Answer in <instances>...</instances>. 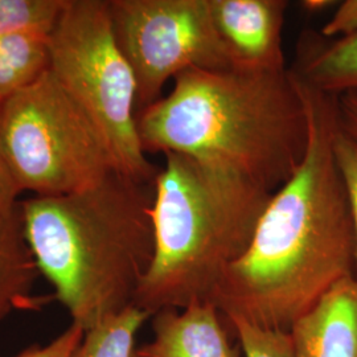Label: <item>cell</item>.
Listing matches in <instances>:
<instances>
[{
	"mask_svg": "<svg viewBox=\"0 0 357 357\" xmlns=\"http://www.w3.org/2000/svg\"><path fill=\"white\" fill-rule=\"evenodd\" d=\"M296 78L308 119L305 158L273 193L249 248L211 296L225 321L280 331H291L333 286L356 271L354 221L333 151L337 97Z\"/></svg>",
	"mask_w": 357,
	"mask_h": 357,
	"instance_id": "6da1fadb",
	"label": "cell"
},
{
	"mask_svg": "<svg viewBox=\"0 0 357 357\" xmlns=\"http://www.w3.org/2000/svg\"><path fill=\"white\" fill-rule=\"evenodd\" d=\"M137 128L146 155H191L270 192L293 178L308 144L306 105L291 69L184 70L137 115Z\"/></svg>",
	"mask_w": 357,
	"mask_h": 357,
	"instance_id": "7a4b0ae2",
	"label": "cell"
},
{
	"mask_svg": "<svg viewBox=\"0 0 357 357\" xmlns=\"http://www.w3.org/2000/svg\"><path fill=\"white\" fill-rule=\"evenodd\" d=\"M153 199L155 180L113 171L82 191L20 202L38 271L84 331L134 305L153 261Z\"/></svg>",
	"mask_w": 357,
	"mask_h": 357,
	"instance_id": "3957f363",
	"label": "cell"
},
{
	"mask_svg": "<svg viewBox=\"0 0 357 357\" xmlns=\"http://www.w3.org/2000/svg\"><path fill=\"white\" fill-rule=\"evenodd\" d=\"M163 156L155 178L153 261L134 298L151 318L211 302L274 193L229 167L185 153Z\"/></svg>",
	"mask_w": 357,
	"mask_h": 357,
	"instance_id": "277c9868",
	"label": "cell"
},
{
	"mask_svg": "<svg viewBox=\"0 0 357 357\" xmlns=\"http://www.w3.org/2000/svg\"><path fill=\"white\" fill-rule=\"evenodd\" d=\"M48 48L52 75L100 131L116 171L153 181L160 167L142 149L135 77L115 41L107 0H68Z\"/></svg>",
	"mask_w": 357,
	"mask_h": 357,
	"instance_id": "5b68a950",
	"label": "cell"
},
{
	"mask_svg": "<svg viewBox=\"0 0 357 357\" xmlns=\"http://www.w3.org/2000/svg\"><path fill=\"white\" fill-rule=\"evenodd\" d=\"M0 128L23 193L64 196L116 171L102 135L51 70L1 102Z\"/></svg>",
	"mask_w": 357,
	"mask_h": 357,
	"instance_id": "8992f818",
	"label": "cell"
},
{
	"mask_svg": "<svg viewBox=\"0 0 357 357\" xmlns=\"http://www.w3.org/2000/svg\"><path fill=\"white\" fill-rule=\"evenodd\" d=\"M115 41L137 84V115L188 69L233 70L209 0H107ZM240 70V69H238Z\"/></svg>",
	"mask_w": 357,
	"mask_h": 357,
	"instance_id": "52a82bcc",
	"label": "cell"
},
{
	"mask_svg": "<svg viewBox=\"0 0 357 357\" xmlns=\"http://www.w3.org/2000/svg\"><path fill=\"white\" fill-rule=\"evenodd\" d=\"M209 6L217 32L237 69H287L282 51L286 0H209Z\"/></svg>",
	"mask_w": 357,
	"mask_h": 357,
	"instance_id": "ba28073f",
	"label": "cell"
},
{
	"mask_svg": "<svg viewBox=\"0 0 357 357\" xmlns=\"http://www.w3.org/2000/svg\"><path fill=\"white\" fill-rule=\"evenodd\" d=\"M153 339L137 352L144 357H243L241 344L212 302L168 308L153 317Z\"/></svg>",
	"mask_w": 357,
	"mask_h": 357,
	"instance_id": "9c48e42d",
	"label": "cell"
},
{
	"mask_svg": "<svg viewBox=\"0 0 357 357\" xmlns=\"http://www.w3.org/2000/svg\"><path fill=\"white\" fill-rule=\"evenodd\" d=\"M296 357H357V281L333 286L291 328Z\"/></svg>",
	"mask_w": 357,
	"mask_h": 357,
	"instance_id": "30bf717a",
	"label": "cell"
},
{
	"mask_svg": "<svg viewBox=\"0 0 357 357\" xmlns=\"http://www.w3.org/2000/svg\"><path fill=\"white\" fill-rule=\"evenodd\" d=\"M23 231L20 204L0 217V323L16 311H33L45 305L35 294L40 277Z\"/></svg>",
	"mask_w": 357,
	"mask_h": 357,
	"instance_id": "8fae6325",
	"label": "cell"
},
{
	"mask_svg": "<svg viewBox=\"0 0 357 357\" xmlns=\"http://www.w3.org/2000/svg\"><path fill=\"white\" fill-rule=\"evenodd\" d=\"M291 70L311 88L332 97L357 94V35L328 40L307 32Z\"/></svg>",
	"mask_w": 357,
	"mask_h": 357,
	"instance_id": "7c38bea8",
	"label": "cell"
},
{
	"mask_svg": "<svg viewBox=\"0 0 357 357\" xmlns=\"http://www.w3.org/2000/svg\"><path fill=\"white\" fill-rule=\"evenodd\" d=\"M50 66L48 35L16 33L0 38V102L32 85Z\"/></svg>",
	"mask_w": 357,
	"mask_h": 357,
	"instance_id": "4fadbf2b",
	"label": "cell"
},
{
	"mask_svg": "<svg viewBox=\"0 0 357 357\" xmlns=\"http://www.w3.org/2000/svg\"><path fill=\"white\" fill-rule=\"evenodd\" d=\"M149 318L141 308L128 307L85 331L70 357H134L137 332Z\"/></svg>",
	"mask_w": 357,
	"mask_h": 357,
	"instance_id": "5bb4252c",
	"label": "cell"
},
{
	"mask_svg": "<svg viewBox=\"0 0 357 357\" xmlns=\"http://www.w3.org/2000/svg\"><path fill=\"white\" fill-rule=\"evenodd\" d=\"M68 0H0V38L16 33L50 35Z\"/></svg>",
	"mask_w": 357,
	"mask_h": 357,
	"instance_id": "9a60e30c",
	"label": "cell"
},
{
	"mask_svg": "<svg viewBox=\"0 0 357 357\" xmlns=\"http://www.w3.org/2000/svg\"><path fill=\"white\" fill-rule=\"evenodd\" d=\"M245 357H296L290 331L268 330L243 320L225 321Z\"/></svg>",
	"mask_w": 357,
	"mask_h": 357,
	"instance_id": "2e32d148",
	"label": "cell"
},
{
	"mask_svg": "<svg viewBox=\"0 0 357 357\" xmlns=\"http://www.w3.org/2000/svg\"><path fill=\"white\" fill-rule=\"evenodd\" d=\"M333 151L339 171L344 181L345 191L348 195V202L351 208V215L355 229L356 241V271L355 278L357 281V143L349 135H347L340 128L336 130L333 138Z\"/></svg>",
	"mask_w": 357,
	"mask_h": 357,
	"instance_id": "e0dca14e",
	"label": "cell"
},
{
	"mask_svg": "<svg viewBox=\"0 0 357 357\" xmlns=\"http://www.w3.org/2000/svg\"><path fill=\"white\" fill-rule=\"evenodd\" d=\"M85 331L72 323L64 332L47 345L29 347L15 357H70L81 343Z\"/></svg>",
	"mask_w": 357,
	"mask_h": 357,
	"instance_id": "ac0fdd59",
	"label": "cell"
},
{
	"mask_svg": "<svg viewBox=\"0 0 357 357\" xmlns=\"http://www.w3.org/2000/svg\"><path fill=\"white\" fill-rule=\"evenodd\" d=\"M319 35L328 40H340L357 35V0L337 3L331 19L323 26Z\"/></svg>",
	"mask_w": 357,
	"mask_h": 357,
	"instance_id": "d6986e66",
	"label": "cell"
},
{
	"mask_svg": "<svg viewBox=\"0 0 357 357\" xmlns=\"http://www.w3.org/2000/svg\"><path fill=\"white\" fill-rule=\"evenodd\" d=\"M22 193L23 192L13 176V168L10 166L7 153L4 150L0 128V217L11 213L13 209L20 204Z\"/></svg>",
	"mask_w": 357,
	"mask_h": 357,
	"instance_id": "ffe728a7",
	"label": "cell"
},
{
	"mask_svg": "<svg viewBox=\"0 0 357 357\" xmlns=\"http://www.w3.org/2000/svg\"><path fill=\"white\" fill-rule=\"evenodd\" d=\"M339 125L357 143V94L337 97Z\"/></svg>",
	"mask_w": 357,
	"mask_h": 357,
	"instance_id": "44dd1931",
	"label": "cell"
},
{
	"mask_svg": "<svg viewBox=\"0 0 357 357\" xmlns=\"http://www.w3.org/2000/svg\"><path fill=\"white\" fill-rule=\"evenodd\" d=\"M335 4H337V1L333 0H305L301 3V7L306 10L307 13H318L328 10Z\"/></svg>",
	"mask_w": 357,
	"mask_h": 357,
	"instance_id": "7402d4cb",
	"label": "cell"
},
{
	"mask_svg": "<svg viewBox=\"0 0 357 357\" xmlns=\"http://www.w3.org/2000/svg\"><path fill=\"white\" fill-rule=\"evenodd\" d=\"M134 357H144V356H142V355H139V354H138V352H137V349H135V354H134Z\"/></svg>",
	"mask_w": 357,
	"mask_h": 357,
	"instance_id": "603a6c76",
	"label": "cell"
}]
</instances>
